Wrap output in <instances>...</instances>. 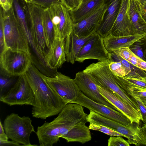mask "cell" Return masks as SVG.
Wrapping results in <instances>:
<instances>
[{
  "label": "cell",
  "mask_w": 146,
  "mask_h": 146,
  "mask_svg": "<svg viewBox=\"0 0 146 146\" xmlns=\"http://www.w3.org/2000/svg\"><path fill=\"white\" fill-rule=\"evenodd\" d=\"M144 104L146 106V101L145 102Z\"/></svg>",
  "instance_id": "681fc988"
},
{
  "label": "cell",
  "mask_w": 146,
  "mask_h": 146,
  "mask_svg": "<svg viewBox=\"0 0 146 146\" xmlns=\"http://www.w3.org/2000/svg\"><path fill=\"white\" fill-rule=\"evenodd\" d=\"M108 146H129L130 144L121 136H111L108 139Z\"/></svg>",
  "instance_id": "1f68e13d"
},
{
  "label": "cell",
  "mask_w": 146,
  "mask_h": 146,
  "mask_svg": "<svg viewBox=\"0 0 146 146\" xmlns=\"http://www.w3.org/2000/svg\"><path fill=\"white\" fill-rule=\"evenodd\" d=\"M123 77L129 86L146 90V79L140 80Z\"/></svg>",
  "instance_id": "d6a6232c"
},
{
  "label": "cell",
  "mask_w": 146,
  "mask_h": 146,
  "mask_svg": "<svg viewBox=\"0 0 146 146\" xmlns=\"http://www.w3.org/2000/svg\"><path fill=\"white\" fill-rule=\"evenodd\" d=\"M21 145L13 141H10L8 140H0V146H19Z\"/></svg>",
  "instance_id": "ab89813d"
},
{
  "label": "cell",
  "mask_w": 146,
  "mask_h": 146,
  "mask_svg": "<svg viewBox=\"0 0 146 146\" xmlns=\"http://www.w3.org/2000/svg\"><path fill=\"white\" fill-rule=\"evenodd\" d=\"M48 9L55 36L65 39L73 31L74 23L70 11L61 3H53Z\"/></svg>",
  "instance_id": "30bf717a"
},
{
  "label": "cell",
  "mask_w": 146,
  "mask_h": 146,
  "mask_svg": "<svg viewBox=\"0 0 146 146\" xmlns=\"http://www.w3.org/2000/svg\"><path fill=\"white\" fill-rule=\"evenodd\" d=\"M114 52L127 61H128L132 53L129 47H123L112 50L110 52Z\"/></svg>",
  "instance_id": "836d02e7"
},
{
  "label": "cell",
  "mask_w": 146,
  "mask_h": 146,
  "mask_svg": "<svg viewBox=\"0 0 146 146\" xmlns=\"http://www.w3.org/2000/svg\"><path fill=\"white\" fill-rule=\"evenodd\" d=\"M41 76L49 86L68 103H73L78 98L80 91L74 79L58 72L53 76L42 73Z\"/></svg>",
  "instance_id": "9c48e42d"
},
{
  "label": "cell",
  "mask_w": 146,
  "mask_h": 146,
  "mask_svg": "<svg viewBox=\"0 0 146 146\" xmlns=\"http://www.w3.org/2000/svg\"><path fill=\"white\" fill-rule=\"evenodd\" d=\"M26 3H30L32 2V0H25Z\"/></svg>",
  "instance_id": "bcb514c9"
},
{
  "label": "cell",
  "mask_w": 146,
  "mask_h": 146,
  "mask_svg": "<svg viewBox=\"0 0 146 146\" xmlns=\"http://www.w3.org/2000/svg\"><path fill=\"white\" fill-rule=\"evenodd\" d=\"M5 48L4 34V21L2 14V8L0 11V50L1 53Z\"/></svg>",
  "instance_id": "8d00e7d4"
},
{
  "label": "cell",
  "mask_w": 146,
  "mask_h": 146,
  "mask_svg": "<svg viewBox=\"0 0 146 146\" xmlns=\"http://www.w3.org/2000/svg\"><path fill=\"white\" fill-rule=\"evenodd\" d=\"M42 18L45 37L47 44L50 48L54 38L55 33L48 8L44 9L42 13Z\"/></svg>",
  "instance_id": "484cf974"
},
{
  "label": "cell",
  "mask_w": 146,
  "mask_h": 146,
  "mask_svg": "<svg viewBox=\"0 0 146 146\" xmlns=\"http://www.w3.org/2000/svg\"><path fill=\"white\" fill-rule=\"evenodd\" d=\"M90 113L86 117L88 122L98 124L107 127L125 136L130 144H134L133 135L136 127L138 125H134V123L126 125L116 121L104 117L94 111L90 110Z\"/></svg>",
  "instance_id": "9a60e30c"
},
{
  "label": "cell",
  "mask_w": 146,
  "mask_h": 146,
  "mask_svg": "<svg viewBox=\"0 0 146 146\" xmlns=\"http://www.w3.org/2000/svg\"><path fill=\"white\" fill-rule=\"evenodd\" d=\"M13 7L17 20L25 34L30 47L34 53L38 50L33 40L30 30L28 3L25 0H13Z\"/></svg>",
  "instance_id": "ffe728a7"
},
{
  "label": "cell",
  "mask_w": 146,
  "mask_h": 146,
  "mask_svg": "<svg viewBox=\"0 0 146 146\" xmlns=\"http://www.w3.org/2000/svg\"><path fill=\"white\" fill-rule=\"evenodd\" d=\"M138 57L132 53L127 61L136 67L138 62Z\"/></svg>",
  "instance_id": "7bdbcfd3"
},
{
  "label": "cell",
  "mask_w": 146,
  "mask_h": 146,
  "mask_svg": "<svg viewBox=\"0 0 146 146\" xmlns=\"http://www.w3.org/2000/svg\"><path fill=\"white\" fill-rule=\"evenodd\" d=\"M123 0H104L106 8L96 32L103 38L109 35L116 19Z\"/></svg>",
  "instance_id": "d6986e66"
},
{
  "label": "cell",
  "mask_w": 146,
  "mask_h": 146,
  "mask_svg": "<svg viewBox=\"0 0 146 146\" xmlns=\"http://www.w3.org/2000/svg\"><path fill=\"white\" fill-rule=\"evenodd\" d=\"M108 66L114 74L121 77H125L130 72V71L120 62L111 60Z\"/></svg>",
  "instance_id": "83f0119b"
},
{
  "label": "cell",
  "mask_w": 146,
  "mask_h": 146,
  "mask_svg": "<svg viewBox=\"0 0 146 146\" xmlns=\"http://www.w3.org/2000/svg\"><path fill=\"white\" fill-rule=\"evenodd\" d=\"M8 138L6 134L3 125L1 123V121H0V140H8Z\"/></svg>",
  "instance_id": "60d3db41"
},
{
  "label": "cell",
  "mask_w": 146,
  "mask_h": 146,
  "mask_svg": "<svg viewBox=\"0 0 146 146\" xmlns=\"http://www.w3.org/2000/svg\"><path fill=\"white\" fill-rule=\"evenodd\" d=\"M89 127L90 129L98 131L111 136H119L127 138L126 136L107 127L98 124L90 123Z\"/></svg>",
  "instance_id": "f546056e"
},
{
  "label": "cell",
  "mask_w": 146,
  "mask_h": 146,
  "mask_svg": "<svg viewBox=\"0 0 146 146\" xmlns=\"http://www.w3.org/2000/svg\"><path fill=\"white\" fill-rule=\"evenodd\" d=\"M129 6V0H122L118 14L110 33L111 35L123 36L138 34L130 18Z\"/></svg>",
  "instance_id": "5bb4252c"
},
{
  "label": "cell",
  "mask_w": 146,
  "mask_h": 146,
  "mask_svg": "<svg viewBox=\"0 0 146 146\" xmlns=\"http://www.w3.org/2000/svg\"><path fill=\"white\" fill-rule=\"evenodd\" d=\"M104 1V0H90L81 3L76 9L70 11L74 24L93 14L103 5Z\"/></svg>",
  "instance_id": "7402d4cb"
},
{
  "label": "cell",
  "mask_w": 146,
  "mask_h": 146,
  "mask_svg": "<svg viewBox=\"0 0 146 146\" xmlns=\"http://www.w3.org/2000/svg\"><path fill=\"white\" fill-rule=\"evenodd\" d=\"M32 121L27 116L21 117L12 113L7 115L4 120L3 127L9 139L24 146H32L30 137L32 132H35Z\"/></svg>",
  "instance_id": "8992f818"
},
{
  "label": "cell",
  "mask_w": 146,
  "mask_h": 146,
  "mask_svg": "<svg viewBox=\"0 0 146 146\" xmlns=\"http://www.w3.org/2000/svg\"><path fill=\"white\" fill-rule=\"evenodd\" d=\"M110 59L90 64L83 70L88 74L97 85L110 89L113 93L127 103L133 108L140 112L139 107L133 97L127 95L119 86L118 76L110 69Z\"/></svg>",
  "instance_id": "3957f363"
},
{
  "label": "cell",
  "mask_w": 146,
  "mask_h": 146,
  "mask_svg": "<svg viewBox=\"0 0 146 146\" xmlns=\"http://www.w3.org/2000/svg\"><path fill=\"white\" fill-rule=\"evenodd\" d=\"M110 58V53L104 46L103 38L95 32L81 49L75 61L82 63L87 59H95L101 61Z\"/></svg>",
  "instance_id": "8fae6325"
},
{
  "label": "cell",
  "mask_w": 146,
  "mask_h": 146,
  "mask_svg": "<svg viewBox=\"0 0 146 146\" xmlns=\"http://www.w3.org/2000/svg\"><path fill=\"white\" fill-rule=\"evenodd\" d=\"M83 106L75 103H68L57 117L60 126L59 137L67 142L82 144L90 141V129L86 125L87 115Z\"/></svg>",
  "instance_id": "7a4b0ae2"
},
{
  "label": "cell",
  "mask_w": 146,
  "mask_h": 146,
  "mask_svg": "<svg viewBox=\"0 0 146 146\" xmlns=\"http://www.w3.org/2000/svg\"><path fill=\"white\" fill-rule=\"evenodd\" d=\"M133 97L139 107L141 113V120L144 124H146V106L139 98L135 96Z\"/></svg>",
  "instance_id": "d590c367"
},
{
  "label": "cell",
  "mask_w": 146,
  "mask_h": 146,
  "mask_svg": "<svg viewBox=\"0 0 146 146\" xmlns=\"http://www.w3.org/2000/svg\"><path fill=\"white\" fill-rule=\"evenodd\" d=\"M90 0H82V3L84 2Z\"/></svg>",
  "instance_id": "c3c4849f"
},
{
  "label": "cell",
  "mask_w": 146,
  "mask_h": 146,
  "mask_svg": "<svg viewBox=\"0 0 146 146\" xmlns=\"http://www.w3.org/2000/svg\"><path fill=\"white\" fill-rule=\"evenodd\" d=\"M2 14L4 21V48H7L24 51L32 59L28 41L17 20L13 7L7 11L2 9Z\"/></svg>",
  "instance_id": "277c9868"
},
{
  "label": "cell",
  "mask_w": 146,
  "mask_h": 146,
  "mask_svg": "<svg viewBox=\"0 0 146 146\" xmlns=\"http://www.w3.org/2000/svg\"><path fill=\"white\" fill-rule=\"evenodd\" d=\"M0 57L1 74L9 77L25 74L33 63L32 58L19 50L5 48Z\"/></svg>",
  "instance_id": "5b68a950"
},
{
  "label": "cell",
  "mask_w": 146,
  "mask_h": 146,
  "mask_svg": "<svg viewBox=\"0 0 146 146\" xmlns=\"http://www.w3.org/2000/svg\"><path fill=\"white\" fill-rule=\"evenodd\" d=\"M97 86L101 94L115 106L119 111L127 116L131 123L139 124L141 120L140 113L132 108L110 89Z\"/></svg>",
  "instance_id": "e0dca14e"
},
{
  "label": "cell",
  "mask_w": 146,
  "mask_h": 146,
  "mask_svg": "<svg viewBox=\"0 0 146 146\" xmlns=\"http://www.w3.org/2000/svg\"><path fill=\"white\" fill-rule=\"evenodd\" d=\"M146 41V34L133 42L129 47L133 53L145 61L143 51Z\"/></svg>",
  "instance_id": "4316f807"
},
{
  "label": "cell",
  "mask_w": 146,
  "mask_h": 146,
  "mask_svg": "<svg viewBox=\"0 0 146 146\" xmlns=\"http://www.w3.org/2000/svg\"><path fill=\"white\" fill-rule=\"evenodd\" d=\"M28 6L32 36L37 50L44 60V57L50 48L43 25L42 15L44 9L31 3H28Z\"/></svg>",
  "instance_id": "ba28073f"
},
{
  "label": "cell",
  "mask_w": 146,
  "mask_h": 146,
  "mask_svg": "<svg viewBox=\"0 0 146 146\" xmlns=\"http://www.w3.org/2000/svg\"><path fill=\"white\" fill-rule=\"evenodd\" d=\"M137 126L133 135L134 145L137 146H146V124L141 127Z\"/></svg>",
  "instance_id": "f1b7e54d"
},
{
  "label": "cell",
  "mask_w": 146,
  "mask_h": 146,
  "mask_svg": "<svg viewBox=\"0 0 146 146\" xmlns=\"http://www.w3.org/2000/svg\"><path fill=\"white\" fill-rule=\"evenodd\" d=\"M14 77H9L1 74L0 96L5 93L14 84L17 80H15Z\"/></svg>",
  "instance_id": "4dcf8cb0"
},
{
  "label": "cell",
  "mask_w": 146,
  "mask_h": 146,
  "mask_svg": "<svg viewBox=\"0 0 146 146\" xmlns=\"http://www.w3.org/2000/svg\"><path fill=\"white\" fill-rule=\"evenodd\" d=\"M31 3L46 9L49 8L53 3L62 2V0H32Z\"/></svg>",
  "instance_id": "e575fe53"
},
{
  "label": "cell",
  "mask_w": 146,
  "mask_h": 146,
  "mask_svg": "<svg viewBox=\"0 0 146 146\" xmlns=\"http://www.w3.org/2000/svg\"><path fill=\"white\" fill-rule=\"evenodd\" d=\"M1 7L5 11L9 10L13 7V0H0Z\"/></svg>",
  "instance_id": "f35d334b"
},
{
  "label": "cell",
  "mask_w": 146,
  "mask_h": 146,
  "mask_svg": "<svg viewBox=\"0 0 146 146\" xmlns=\"http://www.w3.org/2000/svg\"><path fill=\"white\" fill-rule=\"evenodd\" d=\"M0 101L10 106L34 105L35 94L24 74L19 76L12 87L0 96Z\"/></svg>",
  "instance_id": "52a82bcc"
},
{
  "label": "cell",
  "mask_w": 146,
  "mask_h": 146,
  "mask_svg": "<svg viewBox=\"0 0 146 146\" xmlns=\"http://www.w3.org/2000/svg\"><path fill=\"white\" fill-rule=\"evenodd\" d=\"M110 53L111 61L121 62L130 71V73L125 77L140 80L146 79L145 71L133 65L113 52Z\"/></svg>",
  "instance_id": "d4e9b609"
},
{
  "label": "cell",
  "mask_w": 146,
  "mask_h": 146,
  "mask_svg": "<svg viewBox=\"0 0 146 146\" xmlns=\"http://www.w3.org/2000/svg\"><path fill=\"white\" fill-rule=\"evenodd\" d=\"M141 3L144 2H146V0H138Z\"/></svg>",
  "instance_id": "7dc6e473"
},
{
  "label": "cell",
  "mask_w": 146,
  "mask_h": 146,
  "mask_svg": "<svg viewBox=\"0 0 146 146\" xmlns=\"http://www.w3.org/2000/svg\"><path fill=\"white\" fill-rule=\"evenodd\" d=\"M92 34L86 36L79 37L74 34L73 31L66 37L65 39L64 45L66 61L72 64L74 63L78 53Z\"/></svg>",
  "instance_id": "44dd1931"
},
{
  "label": "cell",
  "mask_w": 146,
  "mask_h": 146,
  "mask_svg": "<svg viewBox=\"0 0 146 146\" xmlns=\"http://www.w3.org/2000/svg\"><path fill=\"white\" fill-rule=\"evenodd\" d=\"M129 15L138 34H146V21L141 14V3L138 0H129Z\"/></svg>",
  "instance_id": "cb8c5ba5"
},
{
  "label": "cell",
  "mask_w": 146,
  "mask_h": 146,
  "mask_svg": "<svg viewBox=\"0 0 146 146\" xmlns=\"http://www.w3.org/2000/svg\"><path fill=\"white\" fill-rule=\"evenodd\" d=\"M41 73L32 63L24 75L35 96L32 116L44 119L58 114L68 103L43 80Z\"/></svg>",
  "instance_id": "6da1fadb"
},
{
  "label": "cell",
  "mask_w": 146,
  "mask_h": 146,
  "mask_svg": "<svg viewBox=\"0 0 146 146\" xmlns=\"http://www.w3.org/2000/svg\"><path fill=\"white\" fill-rule=\"evenodd\" d=\"M82 0H62V3L70 11L76 9L80 4Z\"/></svg>",
  "instance_id": "74e56055"
},
{
  "label": "cell",
  "mask_w": 146,
  "mask_h": 146,
  "mask_svg": "<svg viewBox=\"0 0 146 146\" xmlns=\"http://www.w3.org/2000/svg\"><path fill=\"white\" fill-rule=\"evenodd\" d=\"M145 35L115 36L110 34L103 38L104 44L106 49L109 53L112 50L123 47H129L133 42Z\"/></svg>",
  "instance_id": "603a6c76"
},
{
  "label": "cell",
  "mask_w": 146,
  "mask_h": 146,
  "mask_svg": "<svg viewBox=\"0 0 146 146\" xmlns=\"http://www.w3.org/2000/svg\"><path fill=\"white\" fill-rule=\"evenodd\" d=\"M73 103L80 104L104 117L125 125L132 123L129 119L121 112L93 101L86 97L81 91L78 98Z\"/></svg>",
  "instance_id": "7c38bea8"
},
{
  "label": "cell",
  "mask_w": 146,
  "mask_h": 146,
  "mask_svg": "<svg viewBox=\"0 0 146 146\" xmlns=\"http://www.w3.org/2000/svg\"><path fill=\"white\" fill-rule=\"evenodd\" d=\"M143 54L145 61L146 62V41L144 47V48L143 51Z\"/></svg>",
  "instance_id": "f6af8a7d"
},
{
  "label": "cell",
  "mask_w": 146,
  "mask_h": 146,
  "mask_svg": "<svg viewBox=\"0 0 146 146\" xmlns=\"http://www.w3.org/2000/svg\"><path fill=\"white\" fill-rule=\"evenodd\" d=\"M106 8L103 5L93 14L74 24L73 31L74 34L79 37L86 36L96 32L102 20L103 15Z\"/></svg>",
  "instance_id": "2e32d148"
},
{
  "label": "cell",
  "mask_w": 146,
  "mask_h": 146,
  "mask_svg": "<svg viewBox=\"0 0 146 146\" xmlns=\"http://www.w3.org/2000/svg\"><path fill=\"white\" fill-rule=\"evenodd\" d=\"M137 67L146 71V62L138 57Z\"/></svg>",
  "instance_id": "b9f144b4"
},
{
  "label": "cell",
  "mask_w": 146,
  "mask_h": 146,
  "mask_svg": "<svg viewBox=\"0 0 146 146\" xmlns=\"http://www.w3.org/2000/svg\"><path fill=\"white\" fill-rule=\"evenodd\" d=\"M141 15L143 18L146 21V2L141 3Z\"/></svg>",
  "instance_id": "ee69618b"
},
{
  "label": "cell",
  "mask_w": 146,
  "mask_h": 146,
  "mask_svg": "<svg viewBox=\"0 0 146 146\" xmlns=\"http://www.w3.org/2000/svg\"><path fill=\"white\" fill-rule=\"evenodd\" d=\"M65 39L55 36L51 46L44 57L46 65L50 70H57L66 61Z\"/></svg>",
  "instance_id": "ac0fdd59"
},
{
  "label": "cell",
  "mask_w": 146,
  "mask_h": 146,
  "mask_svg": "<svg viewBox=\"0 0 146 146\" xmlns=\"http://www.w3.org/2000/svg\"><path fill=\"white\" fill-rule=\"evenodd\" d=\"M74 79L80 91L86 97L96 102L103 104L119 111L115 106L101 94L97 85L88 74L83 71L79 72L76 73Z\"/></svg>",
  "instance_id": "4fadbf2b"
}]
</instances>
